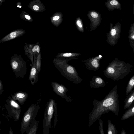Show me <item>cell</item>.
I'll return each instance as SVG.
<instances>
[{
    "mask_svg": "<svg viewBox=\"0 0 134 134\" xmlns=\"http://www.w3.org/2000/svg\"><path fill=\"white\" fill-rule=\"evenodd\" d=\"M25 17L26 19L28 20H30V19L31 18L30 16L27 15H25Z\"/></svg>",
    "mask_w": 134,
    "mask_h": 134,
    "instance_id": "cell-32",
    "label": "cell"
},
{
    "mask_svg": "<svg viewBox=\"0 0 134 134\" xmlns=\"http://www.w3.org/2000/svg\"><path fill=\"white\" fill-rule=\"evenodd\" d=\"M134 116V105L129 108L123 115L121 120H126Z\"/></svg>",
    "mask_w": 134,
    "mask_h": 134,
    "instance_id": "cell-19",
    "label": "cell"
},
{
    "mask_svg": "<svg viewBox=\"0 0 134 134\" xmlns=\"http://www.w3.org/2000/svg\"><path fill=\"white\" fill-rule=\"evenodd\" d=\"M11 96L14 100L18 101L20 104L22 105L26 100L28 94L26 92L20 91L14 93Z\"/></svg>",
    "mask_w": 134,
    "mask_h": 134,
    "instance_id": "cell-13",
    "label": "cell"
},
{
    "mask_svg": "<svg viewBox=\"0 0 134 134\" xmlns=\"http://www.w3.org/2000/svg\"><path fill=\"white\" fill-rule=\"evenodd\" d=\"M17 34H18L16 32H11L9 35V39H12L15 38L17 36Z\"/></svg>",
    "mask_w": 134,
    "mask_h": 134,
    "instance_id": "cell-25",
    "label": "cell"
},
{
    "mask_svg": "<svg viewBox=\"0 0 134 134\" xmlns=\"http://www.w3.org/2000/svg\"><path fill=\"white\" fill-rule=\"evenodd\" d=\"M70 60L56 59L53 62L55 67L62 75L69 81L78 84L81 83L83 79L80 77L75 68L68 64Z\"/></svg>",
    "mask_w": 134,
    "mask_h": 134,
    "instance_id": "cell-3",
    "label": "cell"
},
{
    "mask_svg": "<svg viewBox=\"0 0 134 134\" xmlns=\"http://www.w3.org/2000/svg\"><path fill=\"white\" fill-rule=\"evenodd\" d=\"M120 30L121 26L119 23L113 27L110 26L107 40L108 42L111 45L114 46L117 43L120 37Z\"/></svg>",
    "mask_w": 134,
    "mask_h": 134,
    "instance_id": "cell-8",
    "label": "cell"
},
{
    "mask_svg": "<svg viewBox=\"0 0 134 134\" xmlns=\"http://www.w3.org/2000/svg\"><path fill=\"white\" fill-rule=\"evenodd\" d=\"M60 16H54L53 18V19L54 21H57L60 19Z\"/></svg>",
    "mask_w": 134,
    "mask_h": 134,
    "instance_id": "cell-28",
    "label": "cell"
},
{
    "mask_svg": "<svg viewBox=\"0 0 134 134\" xmlns=\"http://www.w3.org/2000/svg\"><path fill=\"white\" fill-rule=\"evenodd\" d=\"M129 37L131 39L134 37V23L131 25Z\"/></svg>",
    "mask_w": 134,
    "mask_h": 134,
    "instance_id": "cell-24",
    "label": "cell"
},
{
    "mask_svg": "<svg viewBox=\"0 0 134 134\" xmlns=\"http://www.w3.org/2000/svg\"><path fill=\"white\" fill-rule=\"evenodd\" d=\"M121 134H127L126 132L125 131V130L123 129H122L121 132Z\"/></svg>",
    "mask_w": 134,
    "mask_h": 134,
    "instance_id": "cell-30",
    "label": "cell"
},
{
    "mask_svg": "<svg viewBox=\"0 0 134 134\" xmlns=\"http://www.w3.org/2000/svg\"><path fill=\"white\" fill-rule=\"evenodd\" d=\"M38 122L36 120L35 121L33 125L27 131L26 134H36L38 129Z\"/></svg>",
    "mask_w": 134,
    "mask_h": 134,
    "instance_id": "cell-21",
    "label": "cell"
},
{
    "mask_svg": "<svg viewBox=\"0 0 134 134\" xmlns=\"http://www.w3.org/2000/svg\"><path fill=\"white\" fill-rule=\"evenodd\" d=\"M80 55V54L77 53H61L58 56V57L62 59H77V57Z\"/></svg>",
    "mask_w": 134,
    "mask_h": 134,
    "instance_id": "cell-17",
    "label": "cell"
},
{
    "mask_svg": "<svg viewBox=\"0 0 134 134\" xmlns=\"http://www.w3.org/2000/svg\"><path fill=\"white\" fill-rule=\"evenodd\" d=\"M99 129L100 134H104L103 126V121L100 118L99 119Z\"/></svg>",
    "mask_w": 134,
    "mask_h": 134,
    "instance_id": "cell-23",
    "label": "cell"
},
{
    "mask_svg": "<svg viewBox=\"0 0 134 134\" xmlns=\"http://www.w3.org/2000/svg\"><path fill=\"white\" fill-rule=\"evenodd\" d=\"M87 15L89 18L93 27L96 28L99 24L101 21L100 14L94 10L90 11Z\"/></svg>",
    "mask_w": 134,
    "mask_h": 134,
    "instance_id": "cell-11",
    "label": "cell"
},
{
    "mask_svg": "<svg viewBox=\"0 0 134 134\" xmlns=\"http://www.w3.org/2000/svg\"><path fill=\"white\" fill-rule=\"evenodd\" d=\"M134 101V90L127 95L124 100V109H128Z\"/></svg>",
    "mask_w": 134,
    "mask_h": 134,
    "instance_id": "cell-16",
    "label": "cell"
},
{
    "mask_svg": "<svg viewBox=\"0 0 134 134\" xmlns=\"http://www.w3.org/2000/svg\"><path fill=\"white\" fill-rule=\"evenodd\" d=\"M107 134H118V131L115 125L112 123L110 120H108Z\"/></svg>",
    "mask_w": 134,
    "mask_h": 134,
    "instance_id": "cell-18",
    "label": "cell"
},
{
    "mask_svg": "<svg viewBox=\"0 0 134 134\" xmlns=\"http://www.w3.org/2000/svg\"><path fill=\"white\" fill-rule=\"evenodd\" d=\"M132 67L129 63L116 58L109 64L104 71V74L107 78L118 81L128 75Z\"/></svg>",
    "mask_w": 134,
    "mask_h": 134,
    "instance_id": "cell-2",
    "label": "cell"
},
{
    "mask_svg": "<svg viewBox=\"0 0 134 134\" xmlns=\"http://www.w3.org/2000/svg\"><path fill=\"white\" fill-rule=\"evenodd\" d=\"M7 102L6 108L15 120L18 121L21 112V108L20 106L12 97L9 98Z\"/></svg>",
    "mask_w": 134,
    "mask_h": 134,
    "instance_id": "cell-6",
    "label": "cell"
},
{
    "mask_svg": "<svg viewBox=\"0 0 134 134\" xmlns=\"http://www.w3.org/2000/svg\"><path fill=\"white\" fill-rule=\"evenodd\" d=\"M3 85L2 82L1 80H0V95H1L2 94L3 91Z\"/></svg>",
    "mask_w": 134,
    "mask_h": 134,
    "instance_id": "cell-27",
    "label": "cell"
},
{
    "mask_svg": "<svg viewBox=\"0 0 134 134\" xmlns=\"http://www.w3.org/2000/svg\"><path fill=\"white\" fill-rule=\"evenodd\" d=\"M9 134H13V132L11 127L10 128Z\"/></svg>",
    "mask_w": 134,
    "mask_h": 134,
    "instance_id": "cell-31",
    "label": "cell"
},
{
    "mask_svg": "<svg viewBox=\"0 0 134 134\" xmlns=\"http://www.w3.org/2000/svg\"><path fill=\"white\" fill-rule=\"evenodd\" d=\"M134 87V75L131 78L129 81L126 89V95L132 91Z\"/></svg>",
    "mask_w": 134,
    "mask_h": 134,
    "instance_id": "cell-20",
    "label": "cell"
},
{
    "mask_svg": "<svg viewBox=\"0 0 134 134\" xmlns=\"http://www.w3.org/2000/svg\"></svg>",
    "mask_w": 134,
    "mask_h": 134,
    "instance_id": "cell-35",
    "label": "cell"
},
{
    "mask_svg": "<svg viewBox=\"0 0 134 134\" xmlns=\"http://www.w3.org/2000/svg\"><path fill=\"white\" fill-rule=\"evenodd\" d=\"M90 86L93 88H98L106 85L104 81L100 76H94L90 81Z\"/></svg>",
    "mask_w": 134,
    "mask_h": 134,
    "instance_id": "cell-12",
    "label": "cell"
},
{
    "mask_svg": "<svg viewBox=\"0 0 134 134\" xmlns=\"http://www.w3.org/2000/svg\"><path fill=\"white\" fill-rule=\"evenodd\" d=\"M40 50L39 47L38 45L35 46L32 49V51L33 52H37L38 53L40 52Z\"/></svg>",
    "mask_w": 134,
    "mask_h": 134,
    "instance_id": "cell-26",
    "label": "cell"
},
{
    "mask_svg": "<svg viewBox=\"0 0 134 134\" xmlns=\"http://www.w3.org/2000/svg\"><path fill=\"white\" fill-rule=\"evenodd\" d=\"M33 9L35 10H38L39 9V7L37 5H34L33 6Z\"/></svg>",
    "mask_w": 134,
    "mask_h": 134,
    "instance_id": "cell-29",
    "label": "cell"
},
{
    "mask_svg": "<svg viewBox=\"0 0 134 134\" xmlns=\"http://www.w3.org/2000/svg\"><path fill=\"white\" fill-rule=\"evenodd\" d=\"M93 103V109L88 116L89 127L99 119L103 114L108 113L109 111L118 115L119 111V104L117 85L114 87L102 100L94 99Z\"/></svg>",
    "mask_w": 134,
    "mask_h": 134,
    "instance_id": "cell-1",
    "label": "cell"
},
{
    "mask_svg": "<svg viewBox=\"0 0 134 134\" xmlns=\"http://www.w3.org/2000/svg\"><path fill=\"white\" fill-rule=\"evenodd\" d=\"M51 85L54 91L57 94L65 99L68 102L72 101V100L67 96L66 93L68 90L66 87L55 82H52Z\"/></svg>",
    "mask_w": 134,
    "mask_h": 134,
    "instance_id": "cell-9",
    "label": "cell"
},
{
    "mask_svg": "<svg viewBox=\"0 0 134 134\" xmlns=\"http://www.w3.org/2000/svg\"><path fill=\"white\" fill-rule=\"evenodd\" d=\"M19 6H18V7H19Z\"/></svg>",
    "mask_w": 134,
    "mask_h": 134,
    "instance_id": "cell-34",
    "label": "cell"
},
{
    "mask_svg": "<svg viewBox=\"0 0 134 134\" xmlns=\"http://www.w3.org/2000/svg\"><path fill=\"white\" fill-rule=\"evenodd\" d=\"M75 24L78 30L80 32L84 31L83 24L82 20L80 18H78L75 20Z\"/></svg>",
    "mask_w": 134,
    "mask_h": 134,
    "instance_id": "cell-22",
    "label": "cell"
},
{
    "mask_svg": "<svg viewBox=\"0 0 134 134\" xmlns=\"http://www.w3.org/2000/svg\"><path fill=\"white\" fill-rule=\"evenodd\" d=\"M102 58L100 55L93 58H90L83 61L87 69L95 71L98 70L100 66V60Z\"/></svg>",
    "mask_w": 134,
    "mask_h": 134,
    "instance_id": "cell-10",
    "label": "cell"
},
{
    "mask_svg": "<svg viewBox=\"0 0 134 134\" xmlns=\"http://www.w3.org/2000/svg\"><path fill=\"white\" fill-rule=\"evenodd\" d=\"M40 107L37 104H32L24 113L21 123L20 131L22 134L28 131L34 124Z\"/></svg>",
    "mask_w": 134,
    "mask_h": 134,
    "instance_id": "cell-4",
    "label": "cell"
},
{
    "mask_svg": "<svg viewBox=\"0 0 134 134\" xmlns=\"http://www.w3.org/2000/svg\"><path fill=\"white\" fill-rule=\"evenodd\" d=\"M38 72L37 69L36 61L35 60L30 71L29 80L33 85L36 83L38 81Z\"/></svg>",
    "mask_w": 134,
    "mask_h": 134,
    "instance_id": "cell-14",
    "label": "cell"
},
{
    "mask_svg": "<svg viewBox=\"0 0 134 134\" xmlns=\"http://www.w3.org/2000/svg\"><path fill=\"white\" fill-rule=\"evenodd\" d=\"M105 5L110 11H113L115 9L119 10L122 9L120 3L117 0H109L105 3Z\"/></svg>",
    "mask_w": 134,
    "mask_h": 134,
    "instance_id": "cell-15",
    "label": "cell"
},
{
    "mask_svg": "<svg viewBox=\"0 0 134 134\" xmlns=\"http://www.w3.org/2000/svg\"><path fill=\"white\" fill-rule=\"evenodd\" d=\"M133 14L134 15V4L133 9Z\"/></svg>",
    "mask_w": 134,
    "mask_h": 134,
    "instance_id": "cell-33",
    "label": "cell"
},
{
    "mask_svg": "<svg viewBox=\"0 0 134 134\" xmlns=\"http://www.w3.org/2000/svg\"><path fill=\"white\" fill-rule=\"evenodd\" d=\"M18 61L12 60L10 65L16 76L23 78L26 72V65L25 63Z\"/></svg>",
    "mask_w": 134,
    "mask_h": 134,
    "instance_id": "cell-7",
    "label": "cell"
},
{
    "mask_svg": "<svg viewBox=\"0 0 134 134\" xmlns=\"http://www.w3.org/2000/svg\"><path fill=\"white\" fill-rule=\"evenodd\" d=\"M57 111V104L52 99H49L47 102L44 114L43 120V134H49L51 127V120L54 114Z\"/></svg>",
    "mask_w": 134,
    "mask_h": 134,
    "instance_id": "cell-5",
    "label": "cell"
}]
</instances>
